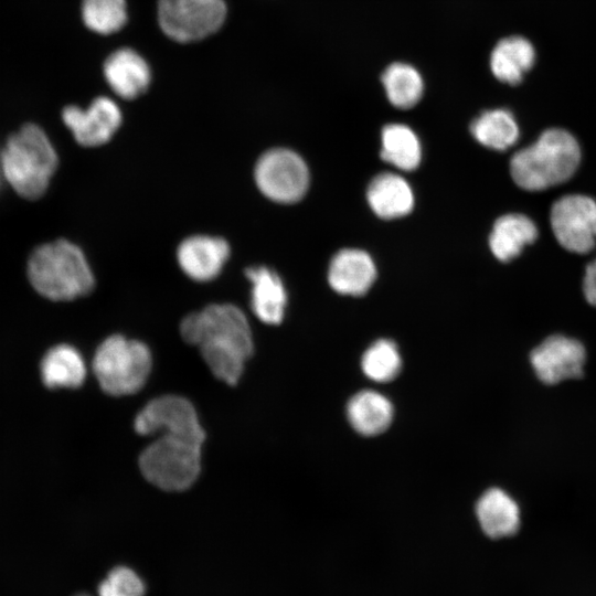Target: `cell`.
I'll use <instances>...</instances> for the list:
<instances>
[{"label":"cell","mask_w":596,"mask_h":596,"mask_svg":"<svg viewBox=\"0 0 596 596\" xmlns=\"http://www.w3.org/2000/svg\"><path fill=\"white\" fill-rule=\"evenodd\" d=\"M41 376L47 387L74 389L85 380V362L74 347L58 344L50 349L42 359Z\"/></svg>","instance_id":"cell-22"},{"label":"cell","mask_w":596,"mask_h":596,"mask_svg":"<svg viewBox=\"0 0 596 596\" xmlns=\"http://www.w3.org/2000/svg\"><path fill=\"white\" fill-rule=\"evenodd\" d=\"M0 153H1V149H0ZM2 180H3V177H2L1 161H0V187H1Z\"/></svg>","instance_id":"cell-30"},{"label":"cell","mask_w":596,"mask_h":596,"mask_svg":"<svg viewBox=\"0 0 596 596\" xmlns=\"http://www.w3.org/2000/svg\"><path fill=\"white\" fill-rule=\"evenodd\" d=\"M551 227L565 249L586 254L596 245V201L583 194H570L551 209Z\"/></svg>","instance_id":"cell-9"},{"label":"cell","mask_w":596,"mask_h":596,"mask_svg":"<svg viewBox=\"0 0 596 596\" xmlns=\"http://www.w3.org/2000/svg\"><path fill=\"white\" fill-rule=\"evenodd\" d=\"M476 514L483 532L492 539L510 536L519 530V507L499 488H491L480 497Z\"/></svg>","instance_id":"cell-19"},{"label":"cell","mask_w":596,"mask_h":596,"mask_svg":"<svg viewBox=\"0 0 596 596\" xmlns=\"http://www.w3.org/2000/svg\"><path fill=\"white\" fill-rule=\"evenodd\" d=\"M104 75L110 88L125 99L141 95L150 82L147 62L131 49L111 53L104 63Z\"/></svg>","instance_id":"cell-16"},{"label":"cell","mask_w":596,"mask_h":596,"mask_svg":"<svg viewBox=\"0 0 596 596\" xmlns=\"http://www.w3.org/2000/svg\"><path fill=\"white\" fill-rule=\"evenodd\" d=\"M183 340L200 349L221 381L235 385L253 353V339L243 311L232 304H213L188 315L180 324Z\"/></svg>","instance_id":"cell-1"},{"label":"cell","mask_w":596,"mask_h":596,"mask_svg":"<svg viewBox=\"0 0 596 596\" xmlns=\"http://www.w3.org/2000/svg\"><path fill=\"white\" fill-rule=\"evenodd\" d=\"M376 278L372 257L362 249L344 248L331 259L328 283L338 294L361 296L368 292Z\"/></svg>","instance_id":"cell-14"},{"label":"cell","mask_w":596,"mask_h":596,"mask_svg":"<svg viewBox=\"0 0 596 596\" xmlns=\"http://www.w3.org/2000/svg\"><path fill=\"white\" fill-rule=\"evenodd\" d=\"M470 132L479 143L494 150L512 147L520 134L514 116L503 108L481 113L471 123Z\"/></svg>","instance_id":"cell-24"},{"label":"cell","mask_w":596,"mask_h":596,"mask_svg":"<svg viewBox=\"0 0 596 596\" xmlns=\"http://www.w3.org/2000/svg\"><path fill=\"white\" fill-rule=\"evenodd\" d=\"M530 361L542 382L555 384L583 374L585 349L575 339L555 334L531 352Z\"/></svg>","instance_id":"cell-12"},{"label":"cell","mask_w":596,"mask_h":596,"mask_svg":"<svg viewBox=\"0 0 596 596\" xmlns=\"http://www.w3.org/2000/svg\"><path fill=\"white\" fill-rule=\"evenodd\" d=\"M254 178L269 200L291 204L300 201L309 187V170L302 158L290 149L275 148L257 160Z\"/></svg>","instance_id":"cell-7"},{"label":"cell","mask_w":596,"mask_h":596,"mask_svg":"<svg viewBox=\"0 0 596 596\" xmlns=\"http://www.w3.org/2000/svg\"><path fill=\"white\" fill-rule=\"evenodd\" d=\"M387 99L401 109L414 107L422 98L424 83L419 72L407 63H393L381 77Z\"/></svg>","instance_id":"cell-25"},{"label":"cell","mask_w":596,"mask_h":596,"mask_svg":"<svg viewBox=\"0 0 596 596\" xmlns=\"http://www.w3.org/2000/svg\"><path fill=\"white\" fill-rule=\"evenodd\" d=\"M382 160L397 169L412 171L422 160V146L417 135L404 124H389L381 132Z\"/></svg>","instance_id":"cell-23"},{"label":"cell","mask_w":596,"mask_h":596,"mask_svg":"<svg viewBox=\"0 0 596 596\" xmlns=\"http://www.w3.org/2000/svg\"><path fill=\"white\" fill-rule=\"evenodd\" d=\"M202 444L188 436L161 433L141 453L140 470L149 482L162 490H185L200 473Z\"/></svg>","instance_id":"cell-5"},{"label":"cell","mask_w":596,"mask_h":596,"mask_svg":"<svg viewBox=\"0 0 596 596\" xmlns=\"http://www.w3.org/2000/svg\"><path fill=\"white\" fill-rule=\"evenodd\" d=\"M224 0H159L158 21L162 31L178 42L201 40L224 22Z\"/></svg>","instance_id":"cell-8"},{"label":"cell","mask_w":596,"mask_h":596,"mask_svg":"<svg viewBox=\"0 0 596 596\" xmlns=\"http://www.w3.org/2000/svg\"><path fill=\"white\" fill-rule=\"evenodd\" d=\"M135 429L141 435L173 433L204 441L196 412L184 397L164 395L150 401L136 416Z\"/></svg>","instance_id":"cell-10"},{"label":"cell","mask_w":596,"mask_h":596,"mask_svg":"<svg viewBox=\"0 0 596 596\" xmlns=\"http://www.w3.org/2000/svg\"><path fill=\"white\" fill-rule=\"evenodd\" d=\"M0 161L3 180L21 196L34 200L46 191L58 159L45 132L26 124L8 138Z\"/></svg>","instance_id":"cell-4"},{"label":"cell","mask_w":596,"mask_h":596,"mask_svg":"<svg viewBox=\"0 0 596 596\" xmlns=\"http://www.w3.org/2000/svg\"><path fill=\"white\" fill-rule=\"evenodd\" d=\"M347 416L356 433L376 436L390 427L394 407L385 395L373 390H363L349 400Z\"/></svg>","instance_id":"cell-18"},{"label":"cell","mask_w":596,"mask_h":596,"mask_svg":"<svg viewBox=\"0 0 596 596\" xmlns=\"http://www.w3.org/2000/svg\"><path fill=\"white\" fill-rule=\"evenodd\" d=\"M366 199L372 211L384 220L405 216L414 206L409 183L393 172L375 175L368 187Z\"/></svg>","instance_id":"cell-17"},{"label":"cell","mask_w":596,"mask_h":596,"mask_svg":"<svg viewBox=\"0 0 596 596\" xmlns=\"http://www.w3.org/2000/svg\"><path fill=\"white\" fill-rule=\"evenodd\" d=\"M28 276L39 294L55 301L86 296L95 285L85 255L66 240L36 247L28 262Z\"/></svg>","instance_id":"cell-3"},{"label":"cell","mask_w":596,"mask_h":596,"mask_svg":"<svg viewBox=\"0 0 596 596\" xmlns=\"http://www.w3.org/2000/svg\"><path fill=\"white\" fill-rule=\"evenodd\" d=\"M538 237L533 221L519 213L500 216L493 224L489 246L494 257L509 262L520 255L522 249Z\"/></svg>","instance_id":"cell-20"},{"label":"cell","mask_w":596,"mask_h":596,"mask_svg":"<svg viewBox=\"0 0 596 596\" xmlns=\"http://www.w3.org/2000/svg\"><path fill=\"white\" fill-rule=\"evenodd\" d=\"M245 276L252 285L251 307L255 316L267 324L280 323L287 305V292L280 277L265 266L249 267Z\"/></svg>","instance_id":"cell-15"},{"label":"cell","mask_w":596,"mask_h":596,"mask_svg":"<svg viewBox=\"0 0 596 596\" xmlns=\"http://www.w3.org/2000/svg\"><path fill=\"white\" fill-rule=\"evenodd\" d=\"M82 15L87 28L109 34L120 30L127 21L125 0H83Z\"/></svg>","instance_id":"cell-27"},{"label":"cell","mask_w":596,"mask_h":596,"mask_svg":"<svg viewBox=\"0 0 596 596\" xmlns=\"http://www.w3.org/2000/svg\"><path fill=\"white\" fill-rule=\"evenodd\" d=\"M230 257V245L217 236L193 235L183 240L177 249L182 272L195 281H210L223 269Z\"/></svg>","instance_id":"cell-13"},{"label":"cell","mask_w":596,"mask_h":596,"mask_svg":"<svg viewBox=\"0 0 596 596\" xmlns=\"http://www.w3.org/2000/svg\"><path fill=\"white\" fill-rule=\"evenodd\" d=\"M78 596H86V595H78Z\"/></svg>","instance_id":"cell-31"},{"label":"cell","mask_w":596,"mask_h":596,"mask_svg":"<svg viewBox=\"0 0 596 596\" xmlns=\"http://www.w3.org/2000/svg\"><path fill=\"white\" fill-rule=\"evenodd\" d=\"M535 51L522 36H509L497 43L490 55V68L500 82L517 85L534 64Z\"/></svg>","instance_id":"cell-21"},{"label":"cell","mask_w":596,"mask_h":596,"mask_svg":"<svg viewBox=\"0 0 596 596\" xmlns=\"http://www.w3.org/2000/svg\"><path fill=\"white\" fill-rule=\"evenodd\" d=\"M581 149L572 134L552 128L510 160V173L517 185L541 191L568 180L577 170Z\"/></svg>","instance_id":"cell-2"},{"label":"cell","mask_w":596,"mask_h":596,"mask_svg":"<svg viewBox=\"0 0 596 596\" xmlns=\"http://www.w3.org/2000/svg\"><path fill=\"white\" fill-rule=\"evenodd\" d=\"M361 369L372 381L384 383L394 380L402 369L397 345L387 339L373 342L362 355Z\"/></svg>","instance_id":"cell-26"},{"label":"cell","mask_w":596,"mask_h":596,"mask_svg":"<svg viewBox=\"0 0 596 596\" xmlns=\"http://www.w3.org/2000/svg\"><path fill=\"white\" fill-rule=\"evenodd\" d=\"M143 593L142 581L126 566L111 570L98 586V596H142Z\"/></svg>","instance_id":"cell-28"},{"label":"cell","mask_w":596,"mask_h":596,"mask_svg":"<svg viewBox=\"0 0 596 596\" xmlns=\"http://www.w3.org/2000/svg\"><path fill=\"white\" fill-rule=\"evenodd\" d=\"M62 118L79 145L97 147L109 141L117 131L121 124V111L113 99L100 96L85 109L75 105L66 106Z\"/></svg>","instance_id":"cell-11"},{"label":"cell","mask_w":596,"mask_h":596,"mask_svg":"<svg viewBox=\"0 0 596 596\" xmlns=\"http://www.w3.org/2000/svg\"><path fill=\"white\" fill-rule=\"evenodd\" d=\"M151 354L146 344L115 334L96 350L93 369L100 387L115 396L138 392L151 370Z\"/></svg>","instance_id":"cell-6"},{"label":"cell","mask_w":596,"mask_h":596,"mask_svg":"<svg viewBox=\"0 0 596 596\" xmlns=\"http://www.w3.org/2000/svg\"><path fill=\"white\" fill-rule=\"evenodd\" d=\"M583 291L586 300L596 306V259L586 266L583 279Z\"/></svg>","instance_id":"cell-29"}]
</instances>
